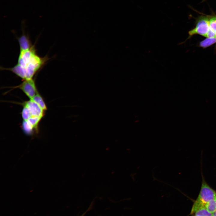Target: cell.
<instances>
[{"instance_id": "6da1fadb", "label": "cell", "mask_w": 216, "mask_h": 216, "mask_svg": "<svg viewBox=\"0 0 216 216\" xmlns=\"http://www.w3.org/2000/svg\"><path fill=\"white\" fill-rule=\"evenodd\" d=\"M46 60L45 58L38 56L32 47L28 50L20 51L17 63L10 70L24 80L32 79Z\"/></svg>"}, {"instance_id": "7a4b0ae2", "label": "cell", "mask_w": 216, "mask_h": 216, "mask_svg": "<svg viewBox=\"0 0 216 216\" xmlns=\"http://www.w3.org/2000/svg\"><path fill=\"white\" fill-rule=\"evenodd\" d=\"M209 20L206 17L201 18L199 20L195 28L189 31V36L197 34L206 37L210 28Z\"/></svg>"}, {"instance_id": "3957f363", "label": "cell", "mask_w": 216, "mask_h": 216, "mask_svg": "<svg viewBox=\"0 0 216 216\" xmlns=\"http://www.w3.org/2000/svg\"><path fill=\"white\" fill-rule=\"evenodd\" d=\"M215 198V191L203 180L201 190L197 199L206 204L210 201Z\"/></svg>"}, {"instance_id": "277c9868", "label": "cell", "mask_w": 216, "mask_h": 216, "mask_svg": "<svg viewBox=\"0 0 216 216\" xmlns=\"http://www.w3.org/2000/svg\"><path fill=\"white\" fill-rule=\"evenodd\" d=\"M16 88L21 90L30 99L38 93L35 82L32 79L24 80Z\"/></svg>"}, {"instance_id": "5b68a950", "label": "cell", "mask_w": 216, "mask_h": 216, "mask_svg": "<svg viewBox=\"0 0 216 216\" xmlns=\"http://www.w3.org/2000/svg\"><path fill=\"white\" fill-rule=\"evenodd\" d=\"M22 106L27 107L30 111L32 116H38L43 118L45 111L43 110L35 102L32 100L26 101L19 104Z\"/></svg>"}, {"instance_id": "8992f818", "label": "cell", "mask_w": 216, "mask_h": 216, "mask_svg": "<svg viewBox=\"0 0 216 216\" xmlns=\"http://www.w3.org/2000/svg\"><path fill=\"white\" fill-rule=\"evenodd\" d=\"M190 214L195 216H212L205 207V204L197 199L194 202Z\"/></svg>"}, {"instance_id": "52a82bcc", "label": "cell", "mask_w": 216, "mask_h": 216, "mask_svg": "<svg viewBox=\"0 0 216 216\" xmlns=\"http://www.w3.org/2000/svg\"><path fill=\"white\" fill-rule=\"evenodd\" d=\"M21 127L24 133L27 135L32 136L34 133H38L33 126L26 120H23Z\"/></svg>"}, {"instance_id": "ba28073f", "label": "cell", "mask_w": 216, "mask_h": 216, "mask_svg": "<svg viewBox=\"0 0 216 216\" xmlns=\"http://www.w3.org/2000/svg\"><path fill=\"white\" fill-rule=\"evenodd\" d=\"M31 100L38 104L44 111H45L47 110V106L43 98L39 92Z\"/></svg>"}, {"instance_id": "9c48e42d", "label": "cell", "mask_w": 216, "mask_h": 216, "mask_svg": "<svg viewBox=\"0 0 216 216\" xmlns=\"http://www.w3.org/2000/svg\"><path fill=\"white\" fill-rule=\"evenodd\" d=\"M42 118L39 117L32 116L26 121L33 126L38 132L39 124Z\"/></svg>"}, {"instance_id": "30bf717a", "label": "cell", "mask_w": 216, "mask_h": 216, "mask_svg": "<svg viewBox=\"0 0 216 216\" xmlns=\"http://www.w3.org/2000/svg\"><path fill=\"white\" fill-rule=\"evenodd\" d=\"M216 43V37L207 38L200 43V46L203 48H206Z\"/></svg>"}, {"instance_id": "8fae6325", "label": "cell", "mask_w": 216, "mask_h": 216, "mask_svg": "<svg viewBox=\"0 0 216 216\" xmlns=\"http://www.w3.org/2000/svg\"><path fill=\"white\" fill-rule=\"evenodd\" d=\"M205 207L209 212L212 213L216 210V198L207 202L205 204Z\"/></svg>"}, {"instance_id": "7c38bea8", "label": "cell", "mask_w": 216, "mask_h": 216, "mask_svg": "<svg viewBox=\"0 0 216 216\" xmlns=\"http://www.w3.org/2000/svg\"><path fill=\"white\" fill-rule=\"evenodd\" d=\"M23 108L21 113L23 120H26L32 116V114L28 109L25 106H22Z\"/></svg>"}, {"instance_id": "4fadbf2b", "label": "cell", "mask_w": 216, "mask_h": 216, "mask_svg": "<svg viewBox=\"0 0 216 216\" xmlns=\"http://www.w3.org/2000/svg\"><path fill=\"white\" fill-rule=\"evenodd\" d=\"M210 29L215 34L216 36V17H212L209 20Z\"/></svg>"}, {"instance_id": "5bb4252c", "label": "cell", "mask_w": 216, "mask_h": 216, "mask_svg": "<svg viewBox=\"0 0 216 216\" xmlns=\"http://www.w3.org/2000/svg\"><path fill=\"white\" fill-rule=\"evenodd\" d=\"M215 37H216L215 34L210 28L206 35V37L211 38Z\"/></svg>"}, {"instance_id": "9a60e30c", "label": "cell", "mask_w": 216, "mask_h": 216, "mask_svg": "<svg viewBox=\"0 0 216 216\" xmlns=\"http://www.w3.org/2000/svg\"><path fill=\"white\" fill-rule=\"evenodd\" d=\"M212 214V216H216V210L214 211Z\"/></svg>"}]
</instances>
